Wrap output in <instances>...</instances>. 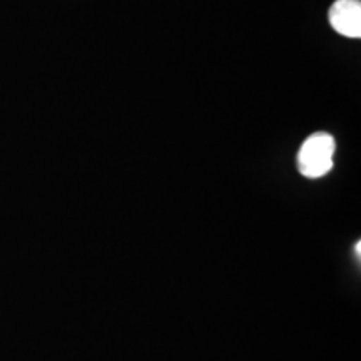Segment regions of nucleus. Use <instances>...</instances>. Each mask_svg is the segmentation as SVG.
Masks as SVG:
<instances>
[{"label": "nucleus", "instance_id": "f257e3e1", "mask_svg": "<svg viewBox=\"0 0 361 361\" xmlns=\"http://www.w3.org/2000/svg\"><path fill=\"white\" fill-rule=\"evenodd\" d=\"M335 139L326 133L310 135L298 152V169L305 178H323L333 168Z\"/></svg>", "mask_w": 361, "mask_h": 361}, {"label": "nucleus", "instance_id": "f03ea898", "mask_svg": "<svg viewBox=\"0 0 361 361\" xmlns=\"http://www.w3.org/2000/svg\"><path fill=\"white\" fill-rule=\"evenodd\" d=\"M329 24L345 37H361V2L360 0H336L329 8Z\"/></svg>", "mask_w": 361, "mask_h": 361}]
</instances>
